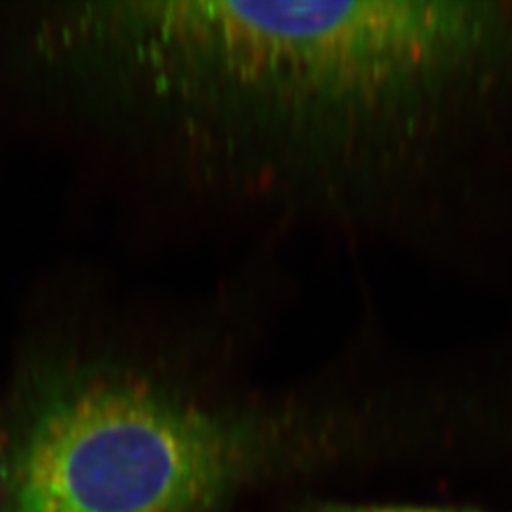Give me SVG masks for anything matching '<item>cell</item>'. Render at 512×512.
<instances>
[{"mask_svg": "<svg viewBox=\"0 0 512 512\" xmlns=\"http://www.w3.org/2000/svg\"><path fill=\"white\" fill-rule=\"evenodd\" d=\"M93 38L175 118L243 262L310 241L501 275L512 0L122 2Z\"/></svg>", "mask_w": 512, "mask_h": 512, "instance_id": "obj_1", "label": "cell"}, {"mask_svg": "<svg viewBox=\"0 0 512 512\" xmlns=\"http://www.w3.org/2000/svg\"><path fill=\"white\" fill-rule=\"evenodd\" d=\"M346 412L207 403L128 372H46L0 429V512H217Z\"/></svg>", "mask_w": 512, "mask_h": 512, "instance_id": "obj_2", "label": "cell"}, {"mask_svg": "<svg viewBox=\"0 0 512 512\" xmlns=\"http://www.w3.org/2000/svg\"><path fill=\"white\" fill-rule=\"evenodd\" d=\"M308 512H482L475 509H431V507H361V505H317Z\"/></svg>", "mask_w": 512, "mask_h": 512, "instance_id": "obj_3", "label": "cell"}]
</instances>
